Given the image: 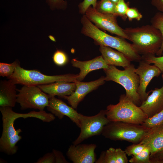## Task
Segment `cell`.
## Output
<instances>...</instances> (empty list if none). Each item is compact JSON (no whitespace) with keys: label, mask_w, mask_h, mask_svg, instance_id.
<instances>
[{"label":"cell","mask_w":163,"mask_h":163,"mask_svg":"<svg viewBox=\"0 0 163 163\" xmlns=\"http://www.w3.org/2000/svg\"><path fill=\"white\" fill-rule=\"evenodd\" d=\"M87 18L100 29L107 31L120 37L128 40L123 29L118 24L115 14H104L97 11L92 7H89L85 14Z\"/></svg>","instance_id":"9"},{"label":"cell","mask_w":163,"mask_h":163,"mask_svg":"<svg viewBox=\"0 0 163 163\" xmlns=\"http://www.w3.org/2000/svg\"><path fill=\"white\" fill-rule=\"evenodd\" d=\"M38 86L50 97L56 95L61 98L71 95L75 91L76 87L75 82L65 81H58Z\"/></svg>","instance_id":"17"},{"label":"cell","mask_w":163,"mask_h":163,"mask_svg":"<svg viewBox=\"0 0 163 163\" xmlns=\"http://www.w3.org/2000/svg\"><path fill=\"white\" fill-rule=\"evenodd\" d=\"M19 62L16 60L11 63L0 62V76L7 78L12 75Z\"/></svg>","instance_id":"25"},{"label":"cell","mask_w":163,"mask_h":163,"mask_svg":"<svg viewBox=\"0 0 163 163\" xmlns=\"http://www.w3.org/2000/svg\"><path fill=\"white\" fill-rule=\"evenodd\" d=\"M126 15L129 21L134 19L139 21L142 17V14L135 8L129 7L126 11Z\"/></svg>","instance_id":"32"},{"label":"cell","mask_w":163,"mask_h":163,"mask_svg":"<svg viewBox=\"0 0 163 163\" xmlns=\"http://www.w3.org/2000/svg\"><path fill=\"white\" fill-rule=\"evenodd\" d=\"M105 110L106 117L110 122L141 124L148 118L139 107L125 94L120 95L117 104L108 105Z\"/></svg>","instance_id":"4"},{"label":"cell","mask_w":163,"mask_h":163,"mask_svg":"<svg viewBox=\"0 0 163 163\" xmlns=\"http://www.w3.org/2000/svg\"><path fill=\"white\" fill-rule=\"evenodd\" d=\"M163 159V150L150 157V160H159Z\"/></svg>","instance_id":"36"},{"label":"cell","mask_w":163,"mask_h":163,"mask_svg":"<svg viewBox=\"0 0 163 163\" xmlns=\"http://www.w3.org/2000/svg\"><path fill=\"white\" fill-rule=\"evenodd\" d=\"M53 61L54 63L59 66H62L68 62L69 59L66 53L63 51L57 50L53 54Z\"/></svg>","instance_id":"26"},{"label":"cell","mask_w":163,"mask_h":163,"mask_svg":"<svg viewBox=\"0 0 163 163\" xmlns=\"http://www.w3.org/2000/svg\"><path fill=\"white\" fill-rule=\"evenodd\" d=\"M129 162L125 151L120 148L110 147L101 153L96 163H127Z\"/></svg>","instance_id":"20"},{"label":"cell","mask_w":163,"mask_h":163,"mask_svg":"<svg viewBox=\"0 0 163 163\" xmlns=\"http://www.w3.org/2000/svg\"><path fill=\"white\" fill-rule=\"evenodd\" d=\"M150 150L146 147L139 154L132 156L129 162L131 163H150Z\"/></svg>","instance_id":"24"},{"label":"cell","mask_w":163,"mask_h":163,"mask_svg":"<svg viewBox=\"0 0 163 163\" xmlns=\"http://www.w3.org/2000/svg\"><path fill=\"white\" fill-rule=\"evenodd\" d=\"M99 51L107 64L124 68L131 64V61L123 53L105 46H100Z\"/></svg>","instance_id":"18"},{"label":"cell","mask_w":163,"mask_h":163,"mask_svg":"<svg viewBox=\"0 0 163 163\" xmlns=\"http://www.w3.org/2000/svg\"><path fill=\"white\" fill-rule=\"evenodd\" d=\"M111 1L113 2L115 4H116L119 0H110Z\"/></svg>","instance_id":"38"},{"label":"cell","mask_w":163,"mask_h":163,"mask_svg":"<svg viewBox=\"0 0 163 163\" xmlns=\"http://www.w3.org/2000/svg\"><path fill=\"white\" fill-rule=\"evenodd\" d=\"M71 63L73 66L80 69V72L77 78V80L80 81H82L91 71L101 69H107L109 66L101 56L86 61H81L73 59L71 60Z\"/></svg>","instance_id":"16"},{"label":"cell","mask_w":163,"mask_h":163,"mask_svg":"<svg viewBox=\"0 0 163 163\" xmlns=\"http://www.w3.org/2000/svg\"><path fill=\"white\" fill-rule=\"evenodd\" d=\"M97 2V0H84L78 5L79 13L85 15L88 8L91 6L95 8Z\"/></svg>","instance_id":"31"},{"label":"cell","mask_w":163,"mask_h":163,"mask_svg":"<svg viewBox=\"0 0 163 163\" xmlns=\"http://www.w3.org/2000/svg\"><path fill=\"white\" fill-rule=\"evenodd\" d=\"M47 109L59 119H62L64 116L68 117L79 127L78 113L72 107L68 105L62 100L55 96L50 97Z\"/></svg>","instance_id":"13"},{"label":"cell","mask_w":163,"mask_h":163,"mask_svg":"<svg viewBox=\"0 0 163 163\" xmlns=\"http://www.w3.org/2000/svg\"><path fill=\"white\" fill-rule=\"evenodd\" d=\"M151 2L159 12L163 13V0H151Z\"/></svg>","instance_id":"35"},{"label":"cell","mask_w":163,"mask_h":163,"mask_svg":"<svg viewBox=\"0 0 163 163\" xmlns=\"http://www.w3.org/2000/svg\"><path fill=\"white\" fill-rule=\"evenodd\" d=\"M35 163H55V157L53 152H52L46 153L42 157L40 158Z\"/></svg>","instance_id":"33"},{"label":"cell","mask_w":163,"mask_h":163,"mask_svg":"<svg viewBox=\"0 0 163 163\" xmlns=\"http://www.w3.org/2000/svg\"><path fill=\"white\" fill-rule=\"evenodd\" d=\"M150 128L140 124L121 122H110L104 127L102 135L111 140L139 143Z\"/></svg>","instance_id":"5"},{"label":"cell","mask_w":163,"mask_h":163,"mask_svg":"<svg viewBox=\"0 0 163 163\" xmlns=\"http://www.w3.org/2000/svg\"><path fill=\"white\" fill-rule=\"evenodd\" d=\"M135 71L139 78L138 93L142 103L149 96L150 91L147 93L146 90L149 83L153 78L158 77L161 72L156 66L151 65L142 59L139 62V65L135 68Z\"/></svg>","instance_id":"10"},{"label":"cell","mask_w":163,"mask_h":163,"mask_svg":"<svg viewBox=\"0 0 163 163\" xmlns=\"http://www.w3.org/2000/svg\"><path fill=\"white\" fill-rule=\"evenodd\" d=\"M148 147L150 157L163 150V125L150 128L139 143Z\"/></svg>","instance_id":"15"},{"label":"cell","mask_w":163,"mask_h":163,"mask_svg":"<svg viewBox=\"0 0 163 163\" xmlns=\"http://www.w3.org/2000/svg\"><path fill=\"white\" fill-rule=\"evenodd\" d=\"M82 25L81 33L94 41L96 45L108 46L123 53L131 61L139 62L141 56L137 53L132 44L124 39L110 35L102 31L92 23L84 15L80 20Z\"/></svg>","instance_id":"2"},{"label":"cell","mask_w":163,"mask_h":163,"mask_svg":"<svg viewBox=\"0 0 163 163\" xmlns=\"http://www.w3.org/2000/svg\"><path fill=\"white\" fill-rule=\"evenodd\" d=\"M46 2L52 9H65L67 3L65 0H46Z\"/></svg>","instance_id":"30"},{"label":"cell","mask_w":163,"mask_h":163,"mask_svg":"<svg viewBox=\"0 0 163 163\" xmlns=\"http://www.w3.org/2000/svg\"><path fill=\"white\" fill-rule=\"evenodd\" d=\"M96 147L94 144H72L69 146L66 155L73 163H94L97 160Z\"/></svg>","instance_id":"11"},{"label":"cell","mask_w":163,"mask_h":163,"mask_svg":"<svg viewBox=\"0 0 163 163\" xmlns=\"http://www.w3.org/2000/svg\"><path fill=\"white\" fill-rule=\"evenodd\" d=\"M105 77L101 76L96 80L88 82L76 81L75 91L71 95L64 96L62 98L66 100L68 103L74 109H76L79 104L85 96L90 92L104 84Z\"/></svg>","instance_id":"12"},{"label":"cell","mask_w":163,"mask_h":163,"mask_svg":"<svg viewBox=\"0 0 163 163\" xmlns=\"http://www.w3.org/2000/svg\"><path fill=\"white\" fill-rule=\"evenodd\" d=\"M134 51L141 56L155 55L162 43V37L159 30L152 25L123 29Z\"/></svg>","instance_id":"1"},{"label":"cell","mask_w":163,"mask_h":163,"mask_svg":"<svg viewBox=\"0 0 163 163\" xmlns=\"http://www.w3.org/2000/svg\"><path fill=\"white\" fill-rule=\"evenodd\" d=\"M151 25L160 31L162 37L161 46L156 55L161 56L163 52V13L160 12L156 13L151 18Z\"/></svg>","instance_id":"22"},{"label":"cell","mask_w":163,"mask_h":163,"mask_svg":"<svg viewBox=\"0 0 163 163\" xmlns=\"http://www.w3.org/2000/svg\"><path fill=\"white\" fill-rule=\"evenodd\" d=\"M78 119L80 132L72 142L75 145L93 136L101 134L104 126L110 122L106 117L105 110H101L97 114L91 116L79 113Z\"/></svg>","instance_id":"7"},{"label":"cell","mask_w":163,"mask_h":163,"mask_svg":"<svg viewBox=\"0 0 163 163\" xmlns=\"http://www.w3.org/2000/svg\"><path fill=\"white\" fill-rule=\"evenodd\" d=\"M146 147L144 145L140 143H133L127 147L125 151L128 155L134 156L141 152Z\"/></svg>","instance_id":"29"},{"label":"cell","mask_w":163,"mask_h":163,"mask_svg":"<svg viewBox=\"0 0 163 163\" xmlns=\"http://www.w3.org/2000/svg\"><path fill=\"white\" fill-rule=\"evenodd\" d=\"M11 81L4 80L0 82V106L14 107L17 102V89Z\"/></svg>","instance_id":"19"},{"label":"cell","mask_w":163,"mask_h":163,"mask_svg":"<svg viewBox=\"0 0 163 163\" xmlns=\"http://www.w3.org/2000/svg\"><path fill=\"white\" fill-rule=\"evenodd\" d=\"M52 152H53L55 156L56 163H69L61 152L56 149H53Z\"/></svg>","instance_id":"34"},{"label":"cell","mask_w":163,"mask_h":163,"mask_svg":"<svg viewBox=\"0 0 163 163\" xmlns=\"http://www.w3.org/2000/svg\"><path fill=\"white\" fill-rule=\"evenodd\" d=\"M134 66L130 64L120 70L115 66H109L103 69L106 74V82L113 81L122 86L126 91V95L135 104L139 106L142 102L138 90L139 84V76L136 73Z\"/></svg>","instance_id":"3"},{"label":"cell","mask_w":163,"mask_h":163,"mask_svg":"<svg viewBox=\"0 0 163 163\" xmlns=\"http://www.w3.org/2000/svg\"><path fill=\"white\" fill-rule=\"evenodd\" d=\"M115 6L116 4L110 0H101L97 1L95 9L101 13L116 15Z\"/></svg>","instance_id":"21"},{"label":"cell","mask_w":163,"mask_h":163,"mask_svg":"<svg viewBox=\"0 0 163 163\" xmlns=\"http://www.w3.org/2000/svg\"><path fill=\"white\" fill-rule=\"evenodd\" d=\"M48 37L49 38V39L51 40V41H53V42H56V39L55 38V37L51 35H50L48 36Z\"/></svg>","instance_id":"37"},{"label":"cell","mask_w":163,"mask_h":163,"mask_svg":"<svg viewBox=\"0 0 163 163\" xmlns=\"http://www.w3.org/2000/svg\"><path fill=\"white\" fill-rule=\"evenodd\" d=\"M161 77L163 82V73ZM150 91L152 93L139 106L148 118L163 110V85L161 88H155Z\"/></svg>","instance_id":"14"},{"label":"cell","mask_w":163,"mask_h":163,"mask_svg":"<svg viewBox=\"0 0 163 163\" xmlns=\"http://www.w3.org/2000/svg\"><path fill=\"white\" fill-rule=\"evenodd\" d=\"M78 75L68 74L48 75L42 73L37 70L25 69L19 64L13 74L7 78L15 85L38 86L60 81L75 82L77 81Z\"/></svg>","instance_id":"6"},{"label":"cell","mask_w":163,"mask_h":163,"mask_svg":"<svg viewBox=\"0 0 163 163\" xmlns=\"http://www.w3.org/2000/svg\"><path fill=\"white\" fill-rule=\"evenodd\" d=\"M129 8L128 4L125 2V0H119L116 4V15L120 17L123 20L126 21L127 18L126 12Z\"/></svg>","instance_id":"27"},{"label":"cell","mask_w":163,"mask_h":163,"mask_svg":"<svg viewBox=\"0 0 163 163\" xmlns=\"http://www.w3.org/2000/svg\"><path fill=\"white\" fill-rule=\"evenodd\" d=\"M142 59L148 63L154 65L158 67L163 73V56L156 57L155 55L142 56Z\"/></svg>","instance_id":"28"},{"label":"cell","mask_w":163,"mask_h":163,"mask_svg":"<svg viewBox=\"0 0 163 163\" xmlns=\"http://www.w3.org/2000/svg\"><path fill=\"white\" fill-rule=\"evenodd\" d=\"M141 125L148 128L163 125V110L153 116L148 118Z\"/></svg>","instance_id":"23"},{"label":"cell","mask_w":163,"mask_h":163,"mask_svg":"<svg viewBox=\"0 0 163 163\" xmlns=\"http://www.w3.org/2000/svg\"><path fill=\"white\" fill-rule=\"evenodd\" d=\"M17 91V102L21 110L34 109L43 110L48 105L49 96L38 86L23 85Z\"/></svg>","instance_id":"8"}]
</instances>
